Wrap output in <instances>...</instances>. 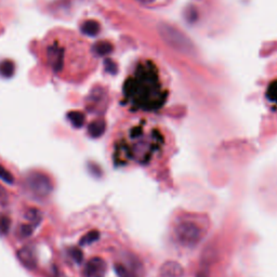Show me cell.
Here are the masks:
<instances>
[{
    "label": "cell",
    "instance_id": "obj_1",
    "mask_svg": "<svg viewBox=\"0 0 277 277\" xmlns=\"http://www.w3.org/2000/svg\"><path fill=\"white\" fill-rule=\"evenodd\" d=\"M126 89L128 96L142 107L150 108L161 103L159 81L150 66L142 65L137 71L136 78L128 80Z\"/></svg>",
    "mask_w": 277,
    "mask_h": 277
},
{
    "label": "cell",
    "instance_id": "obj_2",
    "mask_svg": "<svg viewBox=\"0 0 277 277\" xmlns=\"http://www.w3.org/2000/svg\"><path fill=\"white\" fill-rule=\"evenodd\" d=\"M159 34L167 45L178 50L182 53H190L194 51V46L192 41L184 35L182 32L174 28L169 24L162 23L158 27Z\"/></svg>",
    "mask_w": 277,
    "mask_h": 277
},
{
    "label": "cell",
    "instance_id": "obj_3",
    "mask_svg": "<svg viewBox=\"0 0 277 277\" xmlns=\"http://www.w3.org/2000/svg\"><path fill=\"white\" fill-rule=\"evenodd\" d=\"M175 237L181 245L186 247H195L203 238L204 230L195 221H180L174 230Z\"/></svg>",
    "mask_w": 277,
    "mask_h": 277
},
{
    "label": "cell",
    "instance_id": "obj_4",
    "mask_svg": "<svg viewBox=\"0 0 277 277\" xmlns=\"http://www.w3.org/2000/svg\"><path fill=\"white\" fill-rule=\"evenodd\" d=\"M63 50L56 45H52L48 49V60L55 72L61 71L63 67Z\"/></svg>",
    "mask_w": 277,
    "mask_h": 277
},
{
    "label": "cell",
    "instance_id": "obj_5",
    "mask_svg": "<svg viewBox=\"0 0 277 277\" xmlns=\"http://www.w3.org/2000/svg\"><path fill=\"white\" fill-rule=\"evenodd\" d=\"M184 268L175 261H167L161 267L162 277H183Z\"/></svg>",
    "mask_w": 277,
    "mask_h": 277
},
{
    "label": "cell",
    "instance_id": "obj_6",
    "mask_svg": "<svg viewBox=\"0 0 277 277\" xmlns=\"http://www.w3.org/2000/svg\"><path fill=\"white\" fill-rule=\"evenodd\" d=\"M105 270L106 265L103 260L100 258H95L89 262L86 268V273L90 277H103Z\"/></svg>",
    "mask_w": 277,
    "mask_h": 277
},
{
    "label": "cell",
    "instance_id": "obj_7",
    "mask_svg": "<svg viewBox=\"0 0 277 277\" xmlns=\"http://www.w3.org/2000/svg\"><path fill=\"white\" fill-rule=\"evenodd\" d=\"M81 30L88 36H97L98 33L100 32V25L94 20H88L82 24Z\"/></svg>",
    "mask_w": 277,
    "mask_h": 277
},
{
    "label": "cell",
    "instance_id": "obj_8",
    "mask_svg": "<svg viewBox=\"0 0 277 277\" xmlns=\"http://www.w3.org/2000/svg\"><path fill=\"white\" fill-rule=\"evenodd\" d=\"M94 50L98 55L102 56V55H106L108 53H111L112 50H113V46L110 43H107V41H100V43H98L94 47Z\"/></svg>",
    "mask_w": 277,
    "mask_h": 277
},
{
    "label": "cell",
    "instance_id": "obj_9",
    "mask_svg": "<svg viewBox=\"0 0 277 277\" xmlns=\"http://www.w3.org/2000/svg\"><path fill=\"white\" fill-rule=\"evenodd\" d=\"M14 72V65L10 61H5L0 64V74L5 77H10Z\"/></svg>",
    "mask_w": 277,
    "mask_h": 277
},
{
    "label": "cell",
    "instance_id": "obj_10",
    "mask_svg": "<svg viewBox=\"0 0 277 277\" xmlns=\"http://www.w3.org/2000/svg\"><path fill=\"white\" fill-rule=\"evenodd\" d=\"M104 129H105V124L102 120H99L90 126V133L94 137H99L103 133Z\"/></svg>",
    "mask_w": 277,
    "mask_h": 277
},
{
    "label": "cell",
    "instance_id": "obj_11",
    "mask_svg": "<svg viewBox=\"0 0 277 277\" xmlns=\"http://www.w3.org/2000/svg\"><path fill=\"white\" fill-rule=\"evenodd\" d=\"M0 178L7 183H13V175L9 171H7L3 166H0Z\"/></svg>",
    "mask_w": 277,
    "mask_h": 277
},
{
    "label": "cell",
    "instance_id": "obj_12",
    "mask_svg": "<svg viewBox=\"0 0 277 277\" xmlns=\"http://www.w3.org/2000/svg\"><path fill=\"white\" fill-rule=\"evenodd\" d=\"M267 97L272 101H276L277 102V81H274L267 90Z\"/></svg>",
    "mask_w": 277,
    "mask_h": 277
},
{
    "label": "cell",
    "instance_id": "obj_13",
    "mask_svg": "<svg viewBox=\"0 0 277 277\" xmlns=\"http://www.w3.org/2000/svg\"><path fill=\"white\" fill-rule=\"evenodd\" d=\"M116 271H117V274H118L119 277H133L132 273H130L127 268H126L124 265L121 264H118L116 266Z\"/></svg>",
    "mask_w": 277,
    "mask_h": 277
},
{
    "label": "cell",
    "instance_id": "obj_14",
    "mask_svg": "<svg viewBox=\"0 0 277 277\" xmlns=\"http://www.w3.org/2000/svg\"><path fill=\"white\" fill-rule=\"evenodd\" d=\"M137 2L140 4H143V5H149V4H152L153 2H155V0H137Z\"/></svg>",
    "mask_w": 277,
    "mask_h": 277
}]
</instances>
